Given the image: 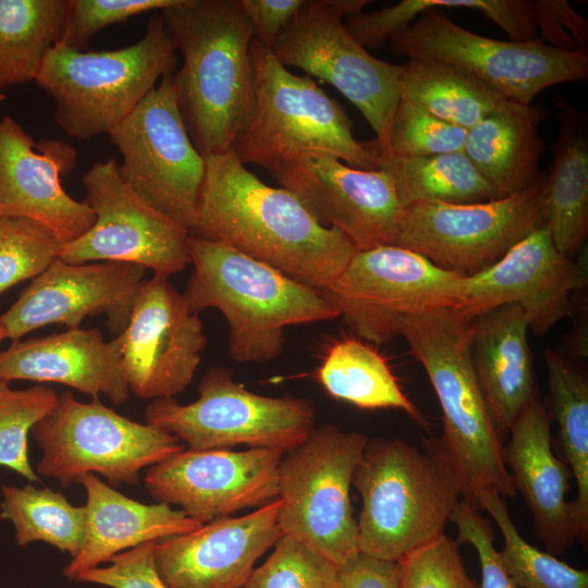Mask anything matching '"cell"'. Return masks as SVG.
I'll list each match as a JSON object with an SVG mask.
<instances>
[{
  "label": "cell",
  "instance_id": "8fae6325",
  "mask_svg": "<svg viewBox=\"0 0 588 588\" xmlns=\"http://www.w3.org/2000/svg\"><path fill=\"white\" fill-rule=\"evenodd\" d=\"M393 53L407 60H434L454 65L498 90L530 105L543 89L588 78V51H564L540 39L500 40L473 33L441 10L419 14L390 41Z\"/></svg>",
  "mask_w": 588,
  "mask_h": 588
},
{
  "label": "cell",
  "instance_id": "f35d334b",
  "mask_svg": "<svg viewBox=\"0 0 588 588\" xmlns=\"http://www.w3.org/2000/svg\"><path fill=\"white\" fill-rule=\"evenodd\" d=\"M338 565L296 538L283 535L243 588H336Z\"/></svg>",
  "mask_w": 588,
  "mask_h": 588
},
{
  "label": "cell",
  "instance_id": "5b68a950",
  "mask_svg": "<svg viewBox=\"0 0 588 588\" xmlns=\"http://www.w3.org/2000/svg\"><path fill=\"white\" fill-rule=\"evenodd\" d=\"M424 445L368 440L352 477L362 498L359 552L399 562L444 534L461 489L444 460Z\"/></svg>",
  "mask_w": 588,
  "mask_h": 588
},
{
  "label": "cell",
  "instance_id": "b9f144b4",
  "mask_svg": "<svg viewBox=\"0 0 588 588\" xmlns=\"http://www.w3.org/2000/svg\"><path fill=\"white\" fill-rule=\"evenodd\" d=\"M458 543L442 534L404 556L399 588H478L468 576Z\"/></svg>",
  "mask_w": 588,
  "mask_h": 588
},
{
  "label": "cell",
  "instance_id": "681fc988",
  "mask_svg": "<svg viewBox=\"0 0 588 588\" xmlns=\"http://www.w3.org/2000/svg\"><path fill=\"white\" fill-rule=\"evenodd\" d=\"M4 339H5V334H4V331H3L2 327H1V323H0V344Z\"/></svg>",
  "mask_w": 588,
  "mask_h": 588
},
{
  "label": "cell",
  "instance_id": "ac0fdd59",
  "mask_svg": "<svg viewBox=\"0 0 588 588\" xmlns=\"http://www.w3.org/2000/svg\"><path fill=\"white\" fill-rule=\"evenodd\" d=\"M324 228L365 250L393 245L404 211L389 173L362 170L335 156L307 151L266 169Z\"/></svg>",
  "mask_w": 588,
  "mask_h": 588
},
{
  "label": "cell",
  "instance_id": "ba28073f",
  "mask_svg": "<svg viewBox=\"0 0 588 588\" xmlns=\"http://www.w3.org/2000/svg\"><path fill=\"white\" fill-rule=\"evenodd\" d=\"M32 434L41 450L40 476L69 488L86 474L100 475L113 488L137 486L142 469L185 450L174 434L134 421L99 397L79 402L69 391L38 421Z\"/></svg>",
  "mask_w": 588,
  "mask_h": 588
},
{
  "label": "cell",
  "instance_id": "f6af8a7d",
  "mask_svg": "<svg viewBox=\"0 0 588 588\" xmlns=\"http://www.w3.org/2000/svg\"><path fill=\"white\" fill-rule=\"evenodd\" d=\"M422 12L430 9L480 11L513 41H534L538 30L530 0H420Z\"/></svg>",
  "mask_w": 588,
  "mask_h": 588
},
{
  "label": "cell",
  "instance_id": "9a60e30c",
  "mask_svg": "<svg viewBox=\"0 0 588 588\" xmlns=\"http://www.w3.org/2000/svg\"><path fill=\"white\" fill-rule=\"evenodd\" d=\"M173 74L163 76L109 137L122 157L119 172L123 181L189 231L205 176V158L185 127Z\"/></svg>",
  "mask_w": 588,
  "mask_h": 588
},
{
  "label": "cell",
  "instance_id": "3957f363",
  "mask_svg": "<svg viewBox=\"0 0 588 588\" xmlns=\"http://www.w3.org/2000/svg\"><path fill=\"white\" fill-rule=\"evenodd\" d=\"M473 324L451 309L434 310L409 318L401 336L424 367L442 411V434L424 442L452 469L462 500L478 510L485 492L509 498L517 492L474 369Z\"/></svg>",
  "mask_w": 588,
  "mask_h": 588
},
{
  "label": "cell",
  "instance_id": "8992f818",
  "mask_svg": "<svg viewBox=\"0 0 588 588\" xmlns=\"http://www.w3.org/2000/svg\"><path fill=\"white\" fill-rule=\"evenodd\" d=\"M176 48L162 14L154 13L145 35L114 50L81 51L57 42L35 83L54 101V121L69 136L109 135L156 87L175 73Z\"/></svg>",
  "mask_w": 588,
  "mask_h": 588
},
{
  "label": "cell",
  "instance_id": "d590c367",
  "mask_svg": "<svg viewBox=\"0 0 588 588\" xmlns=\"http://www.w3.org/2000/svg\"><path fill=\"white\" fill-rule=\"evenodd\" d=\"M478 510L487 511L497 523L504 542L500 560L520 588H588L586 569L574 568L540 551L519 535L502 495L485 492L478 500Z\"/></svg>",
  "mask_w": 588,
  "mask_h": 588
},
{
  "label": "cell",
  "instance_id": "4fadbf2b",
  "mask_svg": "<svg viewBox=\"0 0 588 588\" xmlns=\"http://www.w3.org/2000/svg\"><path fill=\"white\" fill-rule=\"evenodd\" d=\"M271 52L336 88L364 115L376 134L364 143L375 155L389 154L390 128L400 101L402 64L375 58L344 26L329 0H308L275 39Z\"/></svg>",
  "mask_w": 588,
  "mask_h": 588
},
{
  "label": "cell",
  "instance_id": "4dcf8cb0",
  "mask_svg": "<svg viewBox=\"0 0 588 588\" xmlns=\"http://www.w3.org/2000/svg\"><path fill=\"white\" fill-rule=\"evenodd\" d=\"M402 65L400 99L465 130L506 99L490 85L448 63L412 59Z\"/></svg>",
  "mask_w": 588,
  "mask_h": 588
},
{
  "label": "cell",
  "instance_id": "f546056e",
  "mask_svg": "<svg viewBox=\"0 0 588 588\" xmlns=\"http://www.w3.org/2000/svg\"><path fill=\"white\" fill-rule=\"evenodd\" d=\"M326 392L362 409H399L424 428L428 420L403 392L385 358L369 342L344 338L333 343L316 371Z\"/></svg>",
  "mask_w": 588,
  "mask_h": 588
},
{
  "label": "cell",
  "instance_id": "603a6c76",
  "mask_svg": "<svg viewBox=\"0 0 588 588\" xmlns=\"http://www.w3.org/2000/svg\"><path fill=\"white\" fill-rule=\"evenodd\" d=\"M280 498L237 517L156 541L154 561L168 588H243L256 562L284 535Z\"/></svg>",
  "mask_w": 588,
  "mask_h": 588
},
{
  "label": "cell",
  "instance_id": "ffe728a7",
  "mask_svg": "<svg viewBox=\"0 0 588 588\" xmlns=\"http://www.w3.org/2000/svg\"><path fill=\"white\" fill-rule=\"evenodd\" d=\"M584 264L555 247L547 224L530 232L485 270L463 275L451 311L470 322L506 304H518L529 329L542 335L572 313L571 294L584 284Z\"/></svg>",
  "mask_w": 588,
  "mask_h": 588
},
{
  "label": "cell",
  "instance_id": "7a4b0ae2",
  "mask_svg": "<svg viewBox=\"0 0 588 588\" xmlns=\"http://www.w3.org/2000/svg\"><path fill=\"white\" fill-rule=\"evenodd\" d=\"M160 13L183 54L173 79L194 146L204 158L233 150L254 96V34L241 0H180Z\"/></svg>",
  "mask_w": 588,
  "mask_h": 588
},
{
  "label": "cell",
  "instance_id": "4316f807",
  "mask_svg": "<svg viewBox=\"0 0 588 588\" xmlns=\"http://www.w3.org/2000/svg\"><path fill=\"white\" fill-rule=\"evenodd\" d=\"M86 490L85 534L78 554L64 566L69 580L83 571L106 564L112 556L139 544L187 534L203 524L166 503L133 500L86 474L79 480Z\"/></svg>",
  "mask_w": 588,
  "mask_h": 588
},
{
  "label": "cell",
  "instance_id": "d4e9b609",
  "mask_svg": "<svg viewBox=\"0 0 588 588\" xmlns=\"http://www.w3.org/2000/svg\"><path fill=\"white\" fill-rule=\"evenodd\" d=\"M0 380L61 383L93 397L105 395L113 404L130 395L115 348L97 329L13 341L0 351Z\"/></svg>",
  "mask_w": 588,
  "mask_h": 588
},
{
  "label": "cell",
  "instance_id": "277c9868",
  "mask_svg": "<svg viewBox=\"0 0 588 588\" xmlns=\"http://www.w3.org/2000/svg\"><path fill=\"white\" fill-rule=\"evenodd\" d=\"M188 253L185 301L196 314L215 308L225 317L237 363H269L282 354L285 328L339 317L321 291L228 245L191 235Z\"/></svg>",
  "mask_w": 588,
  "mask_h": 588
},
{
  "label": "cell",
  "instance_id": "f1b7e54d",
  "mask_svg": "<svg viewBox=\"0 0 588 588\" xmlns=\"http://www.w3.org/2000/svg\"><path fill=\"white\" fill-rule=\"evenodd\" d=\"M555 106L559 126L543 216L556 249L571 258L588 234V123L566 98H556Z\"/></svg>",
  "mask_w": 588,
  "mask_h": 588
},
{
  "label": "cell",
  "instance_id": "2e32d148",
  "mask_svg": "<svg viewBox=\"0 0 588 588\" xmlns=\"http://www.w3.org/2000/svg\"><path fill=\"white\" fill-rule=\"evenodd\" d=\"M82 183L95 222L85 234L62 244L60 259L133 264L166 278L191 264L189 231L135 193L114 158L95 162Z\"/></svg>",
  "mask_w": 588,
  "mask_h": 588
},
{
  "label": "cell",
  "instance_id": "484cf974",
  "mask_svg": "<svg viewBox=\"0 0 588 588\" xmlns=\"http://www.w3.org/2000/svg\"><path fill=\"white\" fill-rule=\"evenodd\" d=\"M528 329L527 314L518 304L497 307L473 324L474 369L502 441L520 413L538 399Z\"/></svg>",
  "mask_w": 588,
  "mask_h": 588
},
{
  "label": "cell",
  "instance_id": "1f68e13d",
  "mask_svg": "<svg viewBox=\"0 0 588 588\" xmlns=\"http://www.w3.org/2000/svg\"><path fill=\"white\" fill-rule=\"evenodd\" d=\"M390 174L403 207L416 203L473 204L504 197L463 151L427 157L376 155Z\"/></svg>",
  "mask_w": 588,
  "mask_h": 588
},
{
  "label": "cell",
  "instance_id": "ee69618b",
  "mask_svg": "<svg viewBox=\"0 0 588 588\" xmlns=\"http://www.w3.org/2000/svg\"><path fill=\"white\" fill-rule=\"evenodd\" d=\"M156 541L139 544L112 556L106 564L77 574L73 581L108 588H168L154 561Z\"/></svg>",
  "mask_w": 588,
  "mask_h": 588
},
{
  "label": "cell",
  "instance_id": "d6986e66",
  "mask_svg": "<svg viewBox=\"0 0 588 588\" xmlns=\"http://www.w3.org/2000/svg\"><path fill=\"white\" fill-rule=\"evenodd\" d=\"M283 455L269 449H187L148 467L144 486L155 501L206 524L278 499Z\"/></svg>",
  "mask_w": 588,
  "mask_h": 588
},
{
  "label": "cell",
  "instance_id": "7402d4cb",
  "mask_svg": "<svg viewBox=\"0 0 588 588\" xmlns=\"http://www.w3.org/2000/svg\"><path fill=\"white\" fill-rule=\"evenodd\" d=\"M76 157L71 145L51 138L35 142L13 118H1L0 218L36 221L63 244L89 231L93 210L61 185V177L75 169Z\"/></svg>",
  "mask_w": 588,
  "mask_h": 588
},
{
  "label": "cell",
  "instance_id": "7dc6e473",
  "mask_svg": "<svg viewBox=\"0 0 588 588\" xmlns=\"http://www.w3.org/2000/svg\"><path fill=\"white\" fill-rule=\"evenodd\" d=\"M400 564L357 552L338 566L336 588H399Z\"/></svg>",
  "mask_w": 588,
  "mask_h": 588
},
{
  "label": "cell",
  "instance_id": "e0dca14e",
  "mask_svg": "<svg viewBox=\"0 0 588 588\" xmlns=\"http://www.w3.org/2000/svg\"><path fill=\"white\" fill-rule=\"evenodd\" d=\"M111 342L130 392L151 401L191 384L207 344L198 314L157 274L143 282L126 327Z\"/></svg>",
  "mask_w": 588,
  "mask_h": 588
},
{
  "label": "cell",
  "instance_id": "d6a6232c",
  "mask_svg": "<svg viewBox=\"0 0 588 588\" xmlns=\"http://www.w3.org/2000/svg\"><path fill=\"white\" fill-rule=\"evenodd\" d=\"M65 0H0V101L11 86L35 81L59 42Z\"/></svg>",
  "mask_w": 588,
  "mask_h": 588
},
{
  "label": "cell",
  "instance_id": "9c48e42d",
  "mask_svg": "<svg viewBox=\"0 0 588 588\" xmlns=\"http://www.w3.org/2000/svg\"><path fill=\"white\" fill-rule=\"evenodd\" d=\"M198 392L189 404L174 397L152 400L145 408L146 424L174 434L193 450L247 445L283 454L303 443L316 427L309 399L256 394L225 367L209 368Z\"/></svg>",
  "mask_w": 588,
  "mask_h": 588
},
{
  "label": "cell",
  "instance_id": "bcb514c9",
  "mask_svg": "<svg viewBox=\"0 0 588 588\" xmlns=\"http://www.w3.org/2000/svg\"><path fill=\"white\" fill-rule=\"evenodd\" d=\"M539 39L564 51H587L588 21L567 0L532 1Z\"/></svg>",
  "mask_w": 588,
  "mask_h": 588
},
{
  "label": "cell",
  "instance_id": "7c38bea8",
  "mask_svg": "<svg viewBox=\"0 0 588 588\" xmlns=\"http://www.w3.org/2000/svg\"><path fill=\"white\" fill-rule=\"evenodd\" d=\"M463 275L409 249L380 245L357 250L321 292L359 339L382 344L401 336L409 318L452 309Z\"/></svg>",
  "mask_w": 588,
  "mask_h": 588
},
{
  "label": "cell",
  "instance_id": "cb8c5ba5",
  "mask_svg": "<svg viewBox=\"0 0 588 588\" xmlns=\"http://www.w3.org/2000/svg\"><path fill=\"white\" fill-rule=\"evenodd\" d=\"M504 462L516 492L528 506L538 539L549 553H563L578 538L573 502L566 500L573 477L552 451L550 414L539 399L511 426Z\"/></svg>",
  "mask_w": 588,
  "mask_h": 588
},
{
  "label": "cell",
  "instance_id": "52a82bcc",
  "mask_svg": "<svg viewBox=\"0 0 588 588\" xmlns=\"http://www.w3.org/2000/svg\"><path fill=\"white\" fill-rule=\"evenodd\" d=\"M253 103L235 146L243 164L267 169L282 160L320 151L347 166L376 170L377 156L358 142L342 106L310 76L292 73L253 39Z\"/></svg>",
  "mask_w": 588,
  "mask_h": 588
},
{
  "label": "cell",
  "instance_id": "f907efd6",
  "mask_svg": "<svg viewBox=\"0 0 588 588\" xmlns=\"http://www.w3.org/2000/svg\"><path fill=\"white\" fill-rule=\"evenodd\" d=\"M28 588H39V587H28Z\"/></svg>",
  "mask_w": 588,
  "mask_h": 588
},
{
  "label": "cell",
  "instance_id": "8d00e7d4",
  "mask_svg": "<svg viewBox=\"0 0 588 588\" xmlns=\"http://www.w3.org/2000/svg\"><path fill=\"white\" fill-rule=\"evenodd\" d=\"M59 395L50 388L35 385L12 389L0 380V466L29 482H40L28 457V434L56 406Z\"/></svg>",
  "mask_w": 588,
  "mask_h": 588
},
{
  "label": "cell",
  "instance_id": "83f0119b",
  "mask_svg": "<svg viewBox=\"0 0 588 588\" xmlns=\"http://www.w3.org/2000/svg\"><path fill=\"white\" fill-rule=\"evenodd\" d=\"M539 106L503 99L467 130L463 152L502 196L528 188L539 176L543 142Z\"/></svg>",
  "mask_w": 588,
  "mask_h": 588
},
{
  "label": "cell",
  "instance_id": "74e56055",
  "mask_svg": "<svg viewBox=\"0 0 588 588\" xmlns=\"http://www.w3.org/2000/svg\"><path fill=\"white\" fill-rule=\"evenodd\" d=\"M62 242L26 218H0V294L41 274L58 257Z\"/></svg>",
  "mask_w": 588,
  "mask_h": 588
},
{
  "label": "cell",
  "instance_id": "30bf717a",
  "mask_svg": "<svg viewBox=\"0 0 588 588\" xmlns=\"http://www.w3.org/2000/svg\"><path fill=\"white\" fill-rule=\"evenodd\" d=\"M369 438L326 424L282 457L279 524L335 565L358 552L350 499L352 477Z\"/></svg>",
  "mask_w": 588,
  "mask_h": 588
},
{
  "label": "cell",
  "instance_id": "e575fe53",
  "mask_svg": "<svg viewBox=\"0 0 588 588\" xmlns=\"http://www.w3.org/2000/svg\"><path fill=\"white\" fill-rule=\"evenodd\" d=\"M0 490V519L13 526L17 547L45 542L71 559L78 554L85 534L84 505H74L63 493L32 483L2 486Z\"/></svg>",
  "mask_w": 588,
  "mask_h": 588
},
{
  "label": "cell",
  "instance_id": "c3c4849f",
  "mask_svg": "<svg viewBox=\"0 0 588 588\" xmlns=\"http://www.w3.org/2000/svg\"><path fill=\"white\" fill-rule=\"evenodd\" d=\"M254 39L272 48L284 27L296 16L305 0H241Z\"/></svg>",
  "mask_w": 588,
  "mask_h": 588
},
{
  "label": "cell",
  "instance_id": "5bb4252c",
  "mask_svg": "<svg viewBox=\"0 0 588 588\" xmlns=\"http://www.w3.org/2000/svg\"><path fill=\"white\" fill-rule=\"evenodd\" d=\"M547 172L528 188L473 204L416 203L404 208L393 245L436 266L471 275L497 262L544 224Z\"/></svg>",
  "mask_w": 588,
  "mask_h": 588
},
{
  "label": "cell",
  "instance_id": "60d3db41",
  "mask_svg": "<svg viewBox=\"0 0 588 588\" xmlns=\"http://www.w3.org/2000/svg\"><path fill=\"white\" fill-rule=\"evenodd\" d=\"M180 0H65L60 44L86 51L91 37L102 28L134 15L162 11Z\"/></svg>",
  "mask_w": 588,
  "mask_h": 588
},
{
  "label": "cell",
  "instance_id": "44dd1931",
  "mask_svg": "<svg viewBox=\"0 0 588 588\" xmlns=\"http://www.w3.org/2000/svg\"><path fill=\"white\" fill-rule=\"evenodd\" d=\"M146 270L112 261L70 264L58 257L0 316L5 339L20 340L51 323L79 329L86 317L99 315L119 334L126 327Z\"/></svg>",
  "mask_w": 588,
  "mask_h": 588
},
{
  "label": "cell",
  "instance_id": "836d02e7",
  "mask_svg": "<svg viewBox=\"0 0 588 588\" xmlns=\"http://www.w3.org/2000/svg\"><path fill=\"white\" fill-rule=\"evenodd\" d=\"M548 373L549 402L559 425V445L564 463L576 481L573 501L578 538L588 537V381L564 357L552 350L543 353Z\"/></svg>",
  "mask_w": 588,
  "mask_h": 588
},
{
  "label": "cell",
  "instance_id": "ab89813d",
  "mask_svg": "<svg viewBox=\"0 0 588 588\" xmlns=\"http://www.w3.org/2000/svg\"><path fill=\"white\" fill-rule=\"evenodd\" d=\"M467 130L400 99L390 128L389 154L427 157L463 151Z\"/></svg>",
  "mask_w": 588,
  "mask_h": 588
},
{
  "label": "cell",
  "instance_id": "7bdbcfd3",
  "mask_svg": "<svg viewBox=\"0 0 588 588\" xmlns=\"http://www.w3.org/2000/svg\"><path fill=\"white\" fill-rule=\"evenodd\" d=\"M449 520L457 528L456 542L471 544L477 553L481 572L478 588H520L503 567L499 551L493 544L491 525L477 509L460 500Z\"/></svg>",
  "mask_w": 588,
  "mask_h": 588
},
{
  "label": "cell",
  "instance_id": "6da1fadb",
  "mask_svg": "<svg viewBox=\"0 0 588 588\" xmlns=\"http://www.w3.org/2000/svg\"><path fill=\"white\" fill-rule=\"evenodd\" d=\"M189 234L228 245L319 291L357 252L340 231L322 226L294 194L247 170L234 150L205 158Z\"/></svg>",
  "mask_w": 588,
  "mask_h": 588
}]
</instances>
